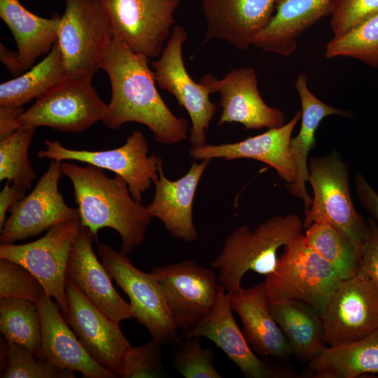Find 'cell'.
<instances>
[{
  "label": "cell",
  "mask_w": 378,
  "mask_h": 378,
  "mask_svg": "<svg viewBox=\"0 0 378 378\" xmlns=\"http://www.w3.org/2000/svg\"><path fill=\"white\" fill-rule=\"evenodd\" d=\"M81 226L77 219L51 227L34 241L0 246V258L15 262L34 274L46 294L55 300L64 318L68 312L65 289L68 261Z\"/></svg>",
  "instance_id": "cell-11"
},
{
  "label": "cell",
  "mask_w": 378,
  "mask_h": 378,
  "mask_svg": "<svg viewBox=\"0 0 378 378\" xmlns=\"http://www.w3.org/2000/svg\"><path fill=\"white\" fill-rule=\"evenodd\" d=\"M36 305L41 330V350L37 358L45 359L62 370L78 372L85 378L118 377L87 351L52 298L45 295Z\"/></svg>",
  "instance_id": "cell-19"
},
{
  "label": "cell",
  "mask_w": 378,
  "mask_h": 378,
  "mask_svg": "<svg viewBox=\"0 0 378 378\" xmlns=\"http://www.w3.org/2000/svg\"><path fill=\"white\" fill-rule=\"evenodd\" d=\"M158 279L178 329L190 330L212 312L220 284L214 270L192 260L156 267Z\"/></svg>",
  "instance_id": "cell-10"
},
{
  "label": "cell",
  "mask_w": 378,
  "mask_h": 378,
  "mask_svg": "<svg viewBox=\"0 0 378 378\" xmlns=\"http://www.w3.org/2000/svg\"><path fill=\"white\" fill-rule=\"evenodd\" d=\"M270 312L288 340L293 355L311 362L327 346L321 316L297 300H270Z\"/></svg>",
  "instance_id": "cell-28"
},
{
  "label": "cell",
  "mask_w": 378,
  "mask_h": 378,
  "mask_svg": "<svg viewBox=\"0 0 378 378\" xmlns=\"http://www.w3.org/2000/svg\"><path fill=\"white\" fill-rule=\"evenodd\" d=\"M61 164L62 162L52 160L31 192L11 207L10 215L0 230L1 244H14L80 219L78 208L67 205L59 191Z\"/></svg>",
  "instance_id": "cell-15"
},
{
  "label": "cell",
  "mask_w": 378,
  "mask_h": 378,
  "mask_svg": "<svg viewBox=\"0 0 378 378\" xmlns=\"http://www.w3.org/2000/svg\"><path fill=\"white\" fill-rule=\"evenodd\" d=\"M46 294L38 279L10 260L0 258V298H19L36 303Z\"/></svg>",
  "instance_id": "cell-36"
},
{
  "label": "cell",
  "mask_w": 378,
  "mask_h": 378,
  "mask_svg": "<svg viewBox=\"0 0 378 378\" xmlns=\"http://www.w3.org/2000/svg\"><path fill=\"white\" fill-rule=\"evenodd\" d=\"M6 362L1 378H74V371L60 369L45 359L37 358L27 349L6 341Z\"/></svg>",
  "instance_id": "cell-35"
},
{
  "label": "cell",
  "mask_w": 378,
  "mask_h": 378,
  "mask_svg": "<svg viewBox=\"0 0 378 378\" xmlns=\"http://www.w3.org/2000/svg\"><path fill=\"white\" fill-rule=\"evenodd\" d=\"M303 223L296 214L275 216L254 230L244 225L225 239L220 253L211 265L226 292L241 286L248 271L267 276L276 265L277 251L302 232Z\"/></svg>",
  "instance_id": "cell-3"
},
{
  "label": "cell",
  "mask_w": 378,
  "mask_h": 378,
  "mask_svg": "<svg viewBox=\"0 0 378 378\" xmlns=\"http://www.w3.org/2000/svg\"><path fill=\"white\" fill-rule=\"evenodd\" d=\"M148 60L113 37L101 65L111 86V99L102 122L111 130L129 122L140 123L151 131L156 142L177 144L187 139L188 122L176 116L163 101Z\"/></svg>",
  "instance_id": "cell-1"
},
{
  "label": "cell",
  "mask_w": 378,
  "mask_h": 378,
  "mask_svg": "<svg viewBox=\"0 0 378 378\" xmlns=\"http://www.w3.org/2000/svg\"><path fill=\"white\" fill-rule=\"evenodd\" d=\"M36 128L22 127L0 141V181L29 190L36 178L29 148Z\"/></svg>",
  "instance_id": "cell-34"
},
{
  "label": "cell",
  "mask_w": 378,
  "mask_h": 378,
  "mask_svg": "<svg viewBox=\"0 0 378 378\" xmlns=\"http://www.w3.org/2000/svg\"><path fill=\"white\" fill-rule=\"evenodd\" d=\"M233 312L242 323V332L253 351L279 360H288L292 351L284 334L274 319L264 282L227 292Z\"/></svg>",
  "instance_id": "cell-24"
},
{
  "label": "cell",
  "mask_w": 378,
  "mask_h": 378,
  "mask_svg": "<svg viewBox=\"0 0 378 378\" xmlns=\"http://www.w3.org/2000/svg\"><path fill=\"white\" fill-rule=\"evenodd\" d=\"M211 162L210 159L200 163L193 162L186 174L176 181L165 176L162 160L159 164V176L153 183V198L146 206L151 216L160 220L174 238L186 242H193L197 238L193 202L201 178Z\"/></svg>",
  "instance_id": "cell-23"
},
{
  "label": "cell",
  "mask_w": 378,
  "mask_h": 378,
  "mask_svg": "<svg viewBox=\"0 0 378 378\" xmlns=\"http://www.w3.org/2000/svg\"><path fill=\"white\" fill-rule=\"evenodd\" d=\"M97 238L81 226L69 254L66 279L102 313L120 324L133 318L130 305L116 291L111 276L94 252L92 242Z\"/></svg>",
  "instance_id": "cell-18"
},
{
  "label": "cell",
  "mask_w": 378,
  "mask_h": 378,
  "mask_svg": "<svg viewBox=\"0 0 378 378\" xmlns=\"http://www.w3.org/2000/svg\"><path fill=\"white\" fill-rule=\"evenodd\" d=\"M316 378H356L378 374V329L349 343L326 346L309 363Z\"/></svg>",
  "instance_id": "cell-29"
},
{
  "label": "cell",
  "mask_w": 378,
  "mask_h": 378,
  "mask_svg": "<svg viewBox=\"0 0 378 378\" xmlns=\"http://www.w3.org/2000/svg\"><path fill=\"white\" fill-rule=\"evenodd\" d=\"M369 234L360 258V270L378 284V224L371 217L368 220Z\"/></svg>",
  "instance_id": "cell-40"
},
{
  "label": "cell",
  "mask_w": 378,
  "mask_h": 378,
  "mask_svg": "<svg viewBox=\"0 0 378 378\" xmlns=\"http://www.w3.org/2000/svg\"><path fill=\"white\" fill-rule=\"evenodd\" d=\"M91 81L66 77L21 114L18 119L20 128L49 127L61 132H80L102 122L108 104Z\"/></svg>",
  "instance_id": "cell-8"
},
{
  "label": "cell",
  "mask_w": 378,
  "mask_h": 378,
  "mask_svg": "<svg viewBox=\"0 0 378 378\" xmlns=\"http://www.w3.org/2000/svg\"><path fill=\"white\" fill-rule=\"evenodd\" d=\"M355 187L360 202L378 224V192L360 173L356 175Z\"/></svg>",
  "instance_id": "cell-41"
},
{
  "label": "cell",
  "mask_w": 378,
  "mask_h": 378,
  "mask_svg": "<svg viewBox=\"0 0 378 378\" xmlns=\"http://www.w3.org/2000/svg\"><path fill=\"white\" fill-rule=\"evenodd\" d=\"M62 174L71 181L81 225L97 237L99 230L109 227L120 235V252L132 253L145 240L152 216L146 206L135 200L127 183L118 175L111 178L102 169L64 161Z\"/></svg>",
  "instance_id": "cell-2"
},
{
  "label": "cell",
  "mask_w": 378,
  "mask_h": 378,
  "mask_svg": "<svg viewBox=\"0 0 378 378\" xmlns=\"http://www.w3.org/2000/svg\"><path fill=\"white\" fill-rule=\"evenodd\" d=\"M0 17L13 35L25 71L49 52L57 41L60 18L57 14L41 18L27 10L20 0H0Z\"/></svg>",
  "instance_id": "cell-27"
},
{
  "label": "cell",
  "mask_w": 378,
  "mask_h": 378,
  "mask_svg": "<svg viewBox=\"0 0 378 378\" xmlns=\"http://www.w3.org/2000/svg\"><path fill=\"white\" fill-rule=\"evenodd\" d=\"M184 336L204 337L211 340L247 378L290 377L293 375L269 365L255 355L234 318L228 294L221 285L211 314L195 328L186 331Z\"/></svg>",
  "instance_id": "cell-21"
},
{
  "label": "cell",
  "mask_w": 378,
  "mask_h": 378,
  "mask_svg": "<svg viewBox=\"0 0 378 378\" xmlns=\"http://www.w3.org/2000/svg\"><path fill=\"white\" fill-rule=\"evenodd\" d=\"M162 344L151 340L139 346H130L125 352L120 377H160L163 374Z\"/></svg>",
  "instance_id": "cell-38"
},
{
  "label": "cell",
  "mask_w": 378,
  "mask_h": 378,
  "mask_svg": "<svg viewBox=\"0 0 378 378\" xmlns=\"http://www.w3.org/2000/svg\"><path fill=\"white\" fill-rule=\"evenodd\" d=\"M23 112L20 106H0V141L20 129L18 119Z\"/></svg>",
  "instance_id": "cell-43"
},
{
  "label": "cell",
  "mask_w": 378,
  "mask_h": 378,
  "mask_svg": "<svg viewBox=\"0 0 378 378\" xmlns=\"http://www.w3.org/2000/svg\"><path fill=\"white\" fill-rule=\"evenodd\" d=\"M340 281L332 267L307 244L301 232L284 246L264 283L270 300L300 301L321 316Z\"/></svg>",
  "instance_id": "cell-5"
},
{
  "label": "cell",
  "mask_w": 378,
  "mask_h": 378,
  "mask_svg": "<svg viewBox=\"0 0 378 378\" xmlns=\"http://www.w3.org/2000/svg\"><path fill=\"white\" fill-rule=\"evenodd\" d=\"M295 87L300 97L302 121L298 134L291 137L289 144L296 176L293 183L286 186L291 195L302 200L306 211L312 203L306 188L309 178L307 158L315 145L316 131L326 117L332 115L347 117L349 112L331 106L316 97L308 88L307 76L304 73L298 75Z\"/></svg>",
  "instance_id": "cell-26"
},
{
  "label": "cell",
  "mask_w": 378,
  "mask_h": 378,
  "mask_svg": "<svg viewBox=\"0 0 378 378\" xmlns=\"http://www.w3.org/2000/svg\"><path fill=\"white\" fill-rule=\"evenodd\" d=\"M378 13V0H334L330 26L334 36L340 35Z\"/></svg>",
  "instance_id": "cell-39"
},
{
  "label": "cell",
  "mask_w": 378,
  "mask_h": 378,
  "mask_svg": "<svg viewBox=\"0 0 378 378\" xmlns=\"http://www.w3.org/2000/svg\"><path fill=\"white\" fill-rule=\"evenodd\" d=\"M187 40L184 27H173L158 59L152 62L158 86L173 95L188 112L190 120L189 141L192 147L206 144V132L216 112V105L209 99L210 92L189 75L183 58V45Z\"/></svg>",
  "instance_id": "cell-12"
},
{
  "label": "cell",
  "mask_w": 378,
  "mask_h": 378,
  "mask_svg": "<svg viewBox=\"0 0 378 378\" xmlns=\"http://www.w3.org/2000/svg\"><path fill=\"white\" fill-rule=\"evenodd\" d=\"M57 32L67 76L92 79L101 69L113 34L104 2L64 0Z\"/></svg>",
  "instance_id": "cell-6"
},
{
  "label": "cell",
  "mask_w": 378,
  "mask_h": 378,
  "mask_svg": "<svg viewBox=\"0 0 378 378\" xmlns=\"http://www.w3.org/2000/svg\"><path fill=\"white\" fill-rule=\"evenodd\" d=\"M97 251L111 278L128 296L133 318L153 340L162 344L179 342L178 329L156 277L134 267L126 255L107 244L99 243Z\"/></svg>",
  "instance_id": "cell-7"
},
{
  "label": "cell",
  "mask_w": 378,
  "mask_h": 378,
  "mask_svg": "<svg viewBox=\"0 0 378 378\" xmlns=\"http://www.w3.org/2000/svg\"><path fill=\"white\" fill-rule=\"evenodd\" d=\"M0 330L6 341L16 343L38 357L41 330L35 302L25 299L1 298Z\"/></svg>",
  "instance_id": "cell-32"
},
{
  "label": "cell",
  "mask_w": 378,
  "mask_h": 378,
  "mask_svg": "<svg viewBox=\"0 0 378 378\" xmlns=\"http://www.w3.org/2000/svg\"><path fill=\"white\" fill-rule=\"evenodd\" d=\"M325 57H347L378 67V13L327 43Z\"/></svg>",
  "instance_id": "cell-33"
},
{
  "label": "cell",
  "mask_w": 378,
  "mask_h": 378,
  "mask_svg": "<svg viewBox=\"0 0 378 378\" xmlns=\"http://www.w3.org/2000/svg\"><path fill=\"white\" fill-rule=\"evenodd\" d=\"M100 1H103V2H105V1H108V0H100Z\"/></svg>",
  "instance_id": "cell-45"
},
{
  "label": "cell",
  "mask_w": 378,
  "mask_h": 378,
  "mask_svg": "<svg viewBox=\"0 0 378 378\" xmlns=\"http://www.w3.org/2000/svg\"><path fill=\"white\" fill-rule=\"evenodd\" d=\"M104 4L114 38L149 59L161 55L179 0H108Z\"/></svg>",
  "instance_id": "cell-14"
},
{
  "label": "cell",
  "mask_w": 378,
  "mask_h": 378,
  "mask_svg": "<svg viewBox=\"0 0 378 378\" xmlns=\"http://www.w3.org/2000/svg\"><path fill=\"white\" fill-rule=\"evenodd\" d=\"M277 0H202L207 22L202 45L214 39L245 50L270 22Z\"/></svg>",
  "instance_id": "cell-20"
},
{
  "label": "cell",
  "mask_w": 378,
  "mask_h": 378,
  "mask_svg": "<svg viewBox=\"0 0 378 378\" xmlns=\"http://www.w3.org/2000/svg\"><path fill=\"white\" fill-rule=\"evenodd\" d=\"M308 168V182L314 196L304 213L303 229L315 223L332 226L350 240L360 258L369 225L353 203L347 162L334 150L328 155L312 158Z\"/></svg>",
  "instance_id": "cell-4"
},
{
  "label": "cell",
  "mask_w": 378,
  "mask_h": 378,
  "mask_svg": "<svg viewBox=\"0 0 378 378\" xmlns=\"http://www.w3.org/2000/svg\"><path fill=\"white\" fill-rule=\"evenodd\" d=\"M68 312L65 319L91 356L120 377L122 357L131 344L114 322L66 279Z\"/></svg>",
  "instance_id": "cell-17"
},
{
  "label": "cell",
  "mask_w": 378,
  "mask_h": 378,
  "mask_svg": "<svg viewBox=\"0 0 378 378\" xmlns=\"http://www.w3.org/2000/svg\"><path fill=\"white\" fill-rule=\"evenodd\" d=\"M7 181L0 192V230L6 220V213L11 207L25 195L26 190L19 186Z\"/></svg>",
  "instance_id": "cell-42"
},
{
  "label": "cell",
  "mask_w": 378,
  "mask_h": 378,
  "mask_svg": "<svg viewBox=\"0 0 378 378\" xmlns=\"http://www.w3.org/2000/svg\"><path fill=\"white\" fill-rule=\"evenodd\" d=\"M300 118V110L281 127L269 129L264 133L238 142L216 145L206 144L192 147L188 153L195 160L214 158L255 160L274 168L280 178L289 184L294 181L296 176L289 144Z\"/></svg>",
  "instance_id": "cell-22"
},
{
  "label": "cell",
  "mask_w": 378,
  "mask_h": 378,
  "mask_svg": "<svg viewBox=\"0 0 378 378\" xmlns=\"http://www.w3.org/2000/svg\"><path fill=\"white\" fill-rule=\"evenodd\" d=\"M67 76L63 57L56 41L39 63L13 80L0 85V106H20L38 99Z\"/></svg>",
  "instance_id": "cell-30"
},
{
  "label": "cell",
  "mask_w": 378,
  "mask_h": 378,
  "mask_svg": "<svg viewBox=\"0 0 378 378\" xmlns=\"http://www.w3.org/2000/svg\"><path fill=\"white\" fill-rule=\"evenodd\" d=\"M44 146L37 153L39 158L79 161L109 170L125 180L132 197L139 202L143 193L158 178L159 164L162 160L155 153L148 155L146 137L140 131L133 132L121 146L108 150L70 149L50 140H46Z\"/></svg>",
  "instance_id": "cell-9"
},
{
  "label": "cell",
  "mask_w": 378,
  "mask_h": 378,
  "mask_svg": "<svg viewBox=\"0 0 378 378\" xmlns=\"http://www.w3.org/2000/svg\"><path fill=\"white\" fill-rule=\"evenodd\" d=\"M0 58L2 63L14 76H18L24 71L18 52L8 50L4 45H0Z\"/></svg>",
  "instance_id": "cell-44"
},
{
  "label": "cell",
  "mask_w": 378,
  "mask_h": 378,
  "mask_svg": "<svg viewBox=\"0 0 378 378\" xmlns=\"http://www.w3.org/2000/svg\"><path fill=\"white\" fill-rule=\"evenodd\" d=\"M199 83L211 94H220L221 114L218 125L237 122L246 129L276 128L285 124V115L267 105L262 98L258 78L252 67L234 69L223 78L205 74Z\"/></svg>",
  "instance_id": "cell-16"
},
{
  "label": "cell",
  "mask_w": 378,
  "mask_h": 378,
  "mask_svg": "<svg viewBox=\"0 0 378 378\" xmlns=\"http://www.w3.org/2000/svg\"><path fill=\"white\" fill-rule=\"evenodd\" d=\"M333 1L277 0L270 22L254 38L252 46L282 56L292 55L300 36L330 15Z\"/></svg>",
  "instance_id": "cell-25"
},
{
  "label": "cell",
  "mask_w": 378,
  "mask_h": 378,
  "mask_svg": "<svg viewBox=\"0 0 378 378\" xmlns=\"http://www.w3.org/2000/svg\"><path fill=\"white\" fill-rule=\"evenodd\" d=\"M174 365L185 378L222 377L214 366L212 350L203 348L198 337H188L181 342Z\"/></svg>",
  "instance_id": "cell-37"
},
{
  "label": "cell",
  "mask_w": 378,
  "mask_h": 378,
  "mask_svg": "<svg viewBox=\"0 0 378 378\" xmlns=\"http://www.w3.org/2000/svg\"><path fill=\"white\" fill-rule=\"evenodd\" d=\"M304 235L307 244L332 267L341 281L358 273L359 256L350 240L338 230L327 223H315Z\"/></svg>",
  "instance_id": "cell-31"
},
{
  "label": "cell",
  "mask_w": 378,
  "mask_h": 378,
  "mask_svg": "<svg viewBox=\"0 0 378 378\" xmlns=\"http://www.w3.org/2000/svg\"><path fill=\"white\" fill-rule=\"evenodd\" d=\"M326 343L335 346L378 329V284L360 270L340 281L322 314Z\"/></svg>",
  "instance_id": "cell-13"
}]
</instances>
